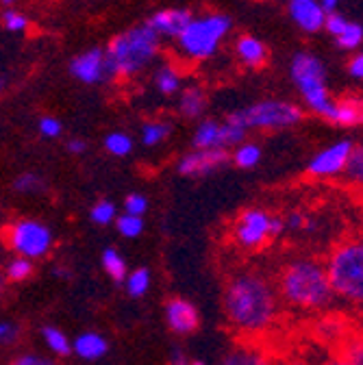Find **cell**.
Masks as SVG:
<instances>
[{"instance_id":"1","label":"cell","mask_w":363,"mask_h":365,"mask_svg":"<svg viewBox=\"0 0 363 365\" xmlns=\"http://www.w3.org/2000/svg\"><path fill=\"white\" fill-rule=\"evenodd\" d=\"M229 322L244 333H261L277 317V294L259 274H240L224 292Z\"/></svg>"},{"instance_id":"2","label":"cell","mask_w":363,"mask_h":365,"mask_svg":"<svg viewBox=\"0 0 363 365\" xmlns=\"http://www.w3.org/2000/svg\"><path fill=\"white\" fill-rule=\"evenodd\" d=\"M279 289L285 302L305 311L327 309L335 298L324 263L313 259H296L285 265Z\"/></svg>"},{"instance_id":"3","label":"cell","mask_w":363,"mask_h":365,"mask_svg":"<svg viewBox=\"0 0 363 365\" xmlns=\"http://www.w3.org/2000/svg\"><path fill=\"white\" fill-rule=\"evenodd\" d=\"M161 37L144 22L118 33L105 48L113 78H133L146 70L159 55Z\"/></svg>"},{"instance_id":"4","label":"cell","mask_w":363,"mask_h":365,"mask_svg":"<svg viewBox=\"0 0 363 365\" xmlns=\"http://www.w3.org/2000/svg\"><path fill=\"white\" fill-rule=\"evenodd\" d=\"M290 78L300 94V107L324 122H331L335 96L329 87L327 63L311 51H298L290 61Z\"/></svg>"},{"instance_id":"5","label":"cell","mask_w":363,"mask_h":365,"mask_svg":"<svg viewBox=\"0 0 363 365\" xmlns=\"http://www.w3.org/2000/svg\"><path fill=\"white\" fill-rule=\"evenodd\" d=\"M324 267L335 298L363 307V240H346L337 244Z\"/></svg>"},{"instance_id":"6","label":"cell","mask_w":363,"mask_h":365,"mask_svg":"<svg viewBox=\"0 0 363 365\" xmlns=\"http://www.w3.org/2000/svg\"><path fill=\"white\" fill-rule=\"evenodd\" d=\"M233 20L226 14H203L194 16L174 41L178 53L190 61H207L218 51L222 41L229 37Z\"/></svg>"},{"instance_id":"7","label":"cell","mask_w":363,"mask_h":365,"mask_svg":"<svg viewBox=\"0 0 363 365\" xmlns=\"http://www.w3.org/2000/svg\"><path fill=\"white\" fill-rule=\"evenodd\" d=\"M233 115L248 130H285L298 126L305 120V109L292 101L263 98L246 109L233 111Z\"/></svg>"},{"instance_id":"8","label":"cell","mask_w":363,"mask_h":365,"mask_svg":"<svg viewBox=\"0 0 363 365\" xmlns=\"http://www.w3.org/2000/svg\"><path fill=\"white\" fill-rule=\"evenodd\" d=\"M246 135H248V128L233 113H229L224 122L203 120L194 130L192 146L196 150H215V148L226 150L229 146H237L246 142Z\"/></svg>"},{"instance_id":"9","label":"cell","mask_w":363,"mask_h":365,"mask_svg":"<svg viewBox=\"0 0 363 365\" xmlns=\"http://www.w3.org/2000/svg\"><path fill=\"white\" fill-rule=\"evenodd\" d=\"M5 240L24 259L44 257L48 252L51 242H53L48 228L35 220H22V222L11 224L5 231Z\"/></svg>"},{"instance_id":"10","label":"cell","mask_w":363,"mask_h":365,"mask_svg":"<svg viewBox=\"0 0 363 365\" xmlns=\"http://www.w3.org/2000/svg\"><path fill=\"white\" fill-rule=\"evenodd\" d=\"M68 70L72 78H76L83 85H105L116 81L107 61V53L101 46H94V48H87L76 57H72Z\"/></svg>"},{"instance_id":"11","label":"cell","mask_w":363,"mask_h":365,"mask_svg":"<svg viewBox=\"0 0 363 365\" xmlns=\"http://www.w3.org/2000/svg\"><path fill=\"white\" fill-rule=\"evenodd\" d=\"M352 146H354V142L348 140V137H344V140H337V142L324 146L322 150H317L307 163V174L313 176V178L344 176V170L348 165Z\"/></svg>"},{"instance_id":"12","label":"cell","mask_w":363,"mask_h":365,"mask_svg":"<svg viewBox=\"0 0 363 365\" xmlns=\"http://www.w3.org/2000/svg\"><path fill=\"white\" fill-rule=\"evenodd\" d=\"M235 240L242 248H261L272 237V215L263 209H246L235 224Z\"/></svg>"},{"instance_id":"13","label":"cell","mask_w":363,"mask_h":365,"mask_svg":"<svg viewBox=\"0 0 363 365\" xmlns=\"http://www.w3.org/2000/svg\"><path fill=\"white\" fill-rule=\"evenodd\" d=\"M324 31L335 39L337 48H342L346 53L361 51V46H363V26L359 22L350 20L348 16H344L342 11L327 14Z\"/></svg>"},{"instance_id":"14","label":"cell","mask_w":363,"mask_h":365,"mask_svg":"<svg viewBox=\"0 0 363 365\" xmlns=\"http://www.w3.org/2000/svg\"><path fill=\"white\" fill-rule=\"evenodd\" d=\"M231 155L229 150H222V148H215V150H192L188 155L180 157L178 161V172L183 174V176H207L220 168H224L226 163H229Z\"/></svg>"},{"instance_id":"15","label":"cell","mask_w":363,"mask_h":365,"mask_svg":"<svg viewBox=\"0 0 363 365\" xmlns=\"http://www.w3.org/2000/svg\"><path fill=\"white\" fill-rule=\"evenodd\" d=\"M287 16L307 35L324 31L327 11L320 0H287Z\"/></svg>"},{"instance_id":"16","label":"cell","mask_w":363,"mask_h":365,"mask_svg":"<svg viewBox=\"0 0 363 365\" xmlns=\"http://www.w3.org/2000/svg\"><path fill=\"white\" fill-rule=\"evenodd\" d=\"M194 18V14L190 9L183 7H170V9H159L155 11L146 24L161 37V39H176L183 29L190 24V20Z\"/></svg>"},{"instance_id":"17","label":"cell","mask_w":363,"mask_h":365,"mask_svg":"<svg viewBox=\"0 0 363 365\" xmlns=\"http://www.w3.org/2000/svg\"><path fill=\"white\" fill-rule=\"evenodd\" d=\"M329 124L337 128H363V94H344L335 98Z\"/></svg>"},{"instance_id":"18","label":"cell","mask_w":363,"mask_h":365,"mask_svg":"<svg viewBox=\"0 0 363 365\" xmlns=\"http://www.w3.org/2000/svg\"><path fill=\"white\" fill-rule=\"evenodd\" d=\"M233 53H235L237 61L250 70L263 68L267 63V57H270L267 46L263 43V39H259L257 35H250V33H244L235 39Z\"/></svg>"},{"instance_id":"19","label":"cell","mask_w":363,"mask_h":365,"mask_svg":"<svg viewBox=\"0 0 363 365\" xmlns=\"http://www.w3.org/2000/svg\"><path fill=\"white\" fill-rule=\"evenodd\" d=\"M165 317H168V324L174 333L188 335L198 329V311L192 302H188L183 298H172L165 304Z\"/></svg>"},{"instance_id":"20","label":"cell","mask_w":363,"mask_h":365,"mask_svg":"<svg viewBox=\"0 0 363 365\" xmlns=\"http://www.w3.org/2000/svg\"><path fill=\"white\" fill-rule=\"evenodd\" d=\"M207 91L198 83L183 85V89L178 91V113L188 120H198L207 111Z\"/></svg>"},{"instance_id":"21","label":"cell","mask_w":363,"mask_h":365,"mask_svg":"<svg viewBox=\"0 0 363 365\" xmlns=\"http://www.w3.org/2000/svg\"><path fill=\"white\" fill-rule=\"evenodd\" d=\"M153 85L161 96H176L180 89H183V74L178 72L176 66L163 63L155 70Z\"/></svg>"},{"instance_id":"22","label":"cell","mask_w":363,"mask_h":365,"mask_svg":"<svg viewBox=\"0 0 363 365\" xmlns=\"http://www.w3.org/2000/svg\"><path fill=\"white\" fill-rule=\"evenodd\" d=\"M74 352L83 359H98L107 352V341L96 333H85L74 341Z\"/></svg>"},{"instance_id":"23","label":"cell","mask_w":363,"mask_h":365,"mask_svg":"<svg viewBox=\"0 0 363 365\" xmlns=\"http://www.w3.org/2000/svg\"><path fill=\"white\" fill-rule=\"evenodd\" d=\"M220 365H272L267 361V356L259 350H252V348H235L226 354Z\"/></svg>"},{"instance_id":"24","label":"cell","mask_w":363,"mask_h":365,"mask_svg":"<svg viewBox=\"0 0 363 365\" xmlns=\"http://www.w3.org/2000/svg\"><path fill=\"white\" fill-rule=\"evenodd\" d=\"M263 153H261V146L255 144V142H242L235 146V153L231 155L233 163L242 170H252L259 161H261Z\"/></svg>"},{"instance_id":"25","label":"cell","mask_w":363,"mask_h":365,"mask_svg":"<svg viewBox=\"0 0 363 365\" xmlns=\"http://www.w3.org/2000/svg\"><path fill=\"white\" fill-rule=\"evenodd\" d=\"M344 178L350 182V185L363 190V142H359V144L352 146L348 165L344 170Z\"/></svg>"},{"instance_id":"26","label":"cell","mask_w":363,"mask_h":365,"mask_svg":"<svg viewBox=\"0 0 363 365\" xmlns=\"http://www.w3.org/2000/svg\"><path fill=\"white\" fill-rule=\"evenodd\" d=\"M172 133V126L163 120H153L142 126V142L144 146H159L161 142L168 140V135Z\"/></svg>"},{"instance_id":"27","label":"cell","mask_w":363,"mask_h":365,"mask_svg":"<svg viewBox=\"0 0 363 365\" xmlns=\"http://www.w3.org/2000/svg\"><path fill=\"white\" fill-rule=\"evenodd\" d=\"M105 150L113 157H126L133 150V140L131 135L122 130H113L105 137Z\"/></svg>"},{"instance_id":"28","label":"cell","mask_w":363,"mask_h":365,"mask_svg":"<svg viewBox=\"0 0 363 365\" xmlns=\"http://www.w3.org/2000/svg\"><path fill=\"white\" fill-rule=\"evenodd\" d=\"M339 356H344L352 365H363V333L344 337L342 339V352H339Z\"/></svg>"},{"instance_id":"29","label":"cell","mask_w":363,"mask_h":365,"mask_svg":"<svg viewBox=\"0 0 363 365\" xmlns=\"http://www.w3.org/2000/svg\"><path fill=\"white\" fill-rule=\"evenodd\" d=\"M103 267H105V272L109 274V277L116 283H120L126 277V263H124V259L113 248H107L103 252Z\"/></svg>"},{"instance_id":"30","label":"cell","mask_w":363,"mask_h":365,"mask_svg":"<svg viewBox=\"0 0 363 365\" xmlns=\"http://www.w3.org/2000/svg\"><path fill=\"white\" fill-rule=\"evenodd\" d=\"M3 26L9 33H24L31 26V18L24 11L11 7V9H5L3 11Z\"/></svg>"},{"instance_id":"31","label":"cell","mask_w":363,"mask_h":365,"mask_svg":"<svg viewBox=\"0 0 363 365\" xmlns=\"http://www.w3.org/2000/svg\"><path fill=\"white\" fill-rule=\"evenodd\" d=\"M148 285H150V272L148 269H135L131 277L126 279V289H128V294L131 296H144L146 294V289H148Z\"/></svg>"},{"instance_id":"32","label":"cell","mask_w":363,"mask_h":365,"mask_svg":"<svg viewBox=\"0 0 363 365\" xmlns=\"http://www.w3.org/2000/svg\"><path fill=\"white\" fill-rule=\"evenodd\" d=\"M14 190L16 192H22V194H35V192H41L44 190V180H41L39 174L26 172V174H20L14 180Z\"/></svg>"},{"instance_id":"33","label":"cell","mask_w":363,"mask_h":365,"mask_svg":"<svg viewBox=\"0 0 363 365\" xmlns=\"http://www.w3.org/2000/svg\"><path fill=\"white\" fill-rule=\"evenodd\" d=\"M44 339H46L48 348L55 350L57 354H61V356L70 354V341L61 331H57L53 327H46V329H44Z\"/></svg>"},{"instance_id":"34","label":"cell","mask_w":363,"mask_h":365,"mask_svg":"<svg viewBox=\"0 0 363 365\" xmlns=\"http://www.w3.org/2000/svg\"><path fill=\"white\" fill-rule=\"evenodd\" d=\"M144 228V222H142V215H131V213H124L118 217V231L124 235V237H138Z\"/></svg>"},{"instance_id":"35","label":"cell","mask_w":363,"mask_h":365,"mask_svg":"<svg viewBox=\"0 0 363 365\" xmlns=\"http://www.w3.org/2000/svg\"><path fill=\"white\" fill-rule=\"evenodd\" d=\"M283 224H285V231H294V233H302V231H313L315 228V222L311 217H307L305 213H290L287 217H283Z\"/></svg>"},{"instance_id":"36","label":"cell","mask_w":363,"mask_h":365,"mask_svg":"<svg viewBox=\"0 0 363 365\" xmlns=\"http://www.w3.org/2000/svg\"><path fill=\"white\" fill-rule=\"evenodd\" d=\"M31 274H33V265H31V261L24 259V257H18V259L11 261L9 267H7V277H9L11 281H24V279L31 277Z\"/></svg>"},{"instance_id":"37","label":"cell","mask_w":363,"mask_h":365,"mask_svg":"<svg viewBox=\"0 0 363 365\" xmlns=\"http://www.w3.org/2000/svg\"><path fill=\"white\" fill-rule=\"evenodd\" d=\"M39 135L41 137H48V140H57V137L63 133V124H61V120H57V118H53V115H44L41 120H39Z\"/></svg>"},{"instance_id":"38","label":"cell","mask_w":363,"mask_h":365,"mask_svg":"<svg viewBox=\"0 0 363 365\" xmlns=\"http://www.w3.org/2000/svg\"><path fill=\"white\" fill-rule=\"evenodd\" d=\"M89 217H92V222H96V224H109V222L116 217V207H113V202H109V200L96 202L94 209H92V213H89Z\"/></svg>"},{"instance_id":"39","label":"cell","mask_w":363,"mask_h":365,"mask_svg":"<svg viewBox=\"0 0 363 365\" xmlns=\"http://www.w3.org/2000/svg\"><path fill=\"white\" fill-rule=\"evenodd\" d=\"M346 72L352 81L363 83V51H357L350 55V59L346 63Z\"/></svg>"},{"instance_id":"40","label":"cell","mask_w":363,"mask_h":365,"mask_svg":"<svg viewBox=\"0 0 363 365\" xmlns=\"http://www.w3.org/2000/svg\"><path fill=\"white\" fill-rule=\"evenodd\" d=\"M146 207H148V202H146V198L142 194H128L126 200H124V209L131 215H142L146 211Z\"/></svg>"},{"instance_id":"41","label":"cell","mask_w":363,"mask_h":365,"mask_svg":"<svg viewBox=\"0 0 363 365\" xmlns=\"http://www.w3.org/2000/svg\"><path fill=\"white\" fill-rule=\"evenodd\" d=\"M18 327L9 322H0V344H11L18 337Z\"/></svg>"},{"instance_id":"42","label":"cell","mask_w":363,"mask_h":365,"mask_svg":"<svg viewBox=\"0 0 363 365\" xmlns=\"http://www.w3.org/2000/svg\"><path fill=\"white\" fill-rule=\"evenodd\" d=\"M11 365H53L48 359L44 356H35V354H24V356H18Z\"/></svg>"},{"instance_id":"43","label":"cell","mask_w":363,"mask_h":365,"mask_svg":"<svg viewBox=\"0 0 363 365\" xmlns=\"http://www.w3.org/2000/svg\"><path fill=\"white\" fill-rule=\"evenodd\" d=\"M68 150H70L72 155H83V153L87 150V144H85L83 140H70V142H68Z\"/></svg>"},{"instance_id":"44","label":"cell","mask_w":363,"mask_h":365,"mask_svg":"<svg viewBox=\"0 0 363 365\" xmlns=\"http://www.w3.org/2000/svg\"><path fill=\"white\" fill-rule=\"evenodd\" d=\"M320 5L324 7V11H327V14H331V11H339L342 0H320Z\"/></svg>"},{"instance_id":"45","label":"cell","mask_w":363,"mask_h":365,"mask_svg":"<svg viewBox=\"0 0 363 365\" xmlns=\"http://www.w3.org/2000/svg\"><path fill=\"white\" fill-rule=\"evenodd\" d=\"M172 365H190V361L185 359V354L180 350H174L172 352Z\"/></svg>"},{"instance_id":"46","label":"cell","mask_w":363,"mask_h":365,"mask_svg":"<svg viewBox=\"0 0 363 365\" xmlns=\"http://www.w3.org/2000/svg\"><path fill=\"white\" fill-rule=\"evenodd\" d=\"M322 365H352V363H348L344 356H333V359H327Z\"/></svg>"},{"instance_id":"47","label":"cell","mask_w":363,"mask_h":365,"mask_svg":"<svg viewBox=\"0 0 363 365\" xmlns=\"http://www.w3.org/2000/svg\"><path fill=\"white\" fill-rule=\"evenodd\" d=\"M16 3H18V0H0V5H3L5 9H11Z\"/></svg>"},{"instance_id":"48","label":"cell","mask_w":363,"mask_h":365,"mask_svg":"<svg viewBox=\"0 0 363 365\" xmlns=\"http://www.w3.org/2000/svg\"><path fill=\"white\" fill-rule=\"evenodd\" d=\"M5 87H7V78H3V76H0V96H3Z\"/></svg>"},{"instance_id":"49","label":"cell","mask_w":363,"mask_h":365,"mask_svg":"<svg viewBox=\"0 0 363 365\" xmlns=\"http://www.w3.org/2000/svg\"><path fill=\"white\" fill-rule=\"evenodd\" d=\"M190 365H205L203 361H190Z\"/></svg>"},{"instance_id":"50","label":"cell","mask_w":363,"mask_h":365,"mask_svg":"<svg viewBox=\"0 0 363 365\" xmlns=\"http://www.w3.org/2000/svg\"><path fill=\"white\" fill-rule=\"evenodd\" d=\"M0 292H3V283H0Z\"/></svg>"}]
</instances>
